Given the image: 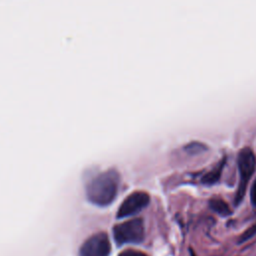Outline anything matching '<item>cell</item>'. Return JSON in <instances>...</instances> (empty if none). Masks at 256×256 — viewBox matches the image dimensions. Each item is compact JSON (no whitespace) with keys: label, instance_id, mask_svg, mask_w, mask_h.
Instances as JSON below:
<instances>
[{"label":"cell","instance_id":"cell-1","mask_svg":"<svg viewBox=\"0 0 256 256\" xmlns=\"http://www.w3.org/2000/svg\"><path fill=\"white\" fill-rule=\"evenodd\" d=\"M119 181V174L115 170L99 174L87 186L86 193L89 201L99 206L110 204L118 192Z\"/></svg>","mask_w":256,"mask_h":256},{"label":"cell","instance_id":"cell-2","mask_svg":"<svg viewBox=\"0 0 256 256\" xmlns=\"http://www.w3.org/2000/svg\"><path fill=\"white\" fill-rule=\"evenodd\" d=\"M240 181L235 196V204L241 203L245 196L247 184L253 175L256 167V159L253 151L249 147H244L238 154L237 158Z\"/></svg>","mask_w":256,"mask_h":256},{"label":"cell","instance_id":"cell-3","mask_svg":"<svg viewBox=\"0 0 256 256\" xmlns=\"http://www.w3.org/2000/svg\"><path fill=\"white\" fill-rule=\"evenodd\" d=\"M113 236L118 245L140 243L144 239L143 220L135 218L115 225Z\"/></svg>","mask_w":256,"mask_h":256},{"label":"cell","instance_id":"cell-4","mask_svg":"<svg viewBox=\"0 0 256 256\" xmlns=\"http://www.w3.org/2000/svg\"><path fill=\"white\" fill-rule=\"evenodd\" d=\"M111 245L106 233L99 232L89 237L80 248V256H109Z\"/></svg>","mask_w":256,"mask_h":256},{"label":"cell","instance_id":"cell-5","mask_svg":"<svg viewBox=\"0 0 256 256\" xmlns=\"http://www.w3.org/2000/svg\"><path fill=\"white\" fill-rule=\"evenodd\" d=\"M150 201V197L146 192L143 191H136L128 195L124 201L121 203L117 217L118 218H125L128 216H132L142 209H144Z\"/></svg>","mask_w":256,"mask_h":256},{"label":"cell","instance_id":"cell-6","mask_svg":"<svg viewBox=\"0 0 256 256\" xmlns=\"http://www.w3.org/2000/svg\"><path fill=\"white\" fill-rule=\"evenodd\" d=\"M209 206L215 213L219 214L220 216L225 217V216H229L232 213L229 205L224 200L218 197L211 198L209 200Z\"/></svg>","mask_w":256,"mask_h":256},{"label":"cell","instance_id":"cell-7","mask_svg":"<svg viewBox=\"0 0 256 256\" xmlns=\"http://www.w3.org/2000/svg\"><path fill=\"white\" fill-rule=\"evenodd\" d=\"M224 159L218 163V165L212 169L211 171H209L208 173H206L205 175H203V177L201 178V182L205 185H213L216 182H218L220 176H221V172L223 170L224 167Z\"/></svg>","mask_w":256,"mask_h":256},{"label":"cell","instance_id":"cell-8","mask_svg":"<svg viewBox=\"0 0 256 256\" xmlns=\"http://www.w3.org/2000/svg\"><path fill=\"white\" fill-rule=\"evenodd\" d=\"M256 234V223L253 224L251 227H249L241 236L239 239V243H242L244 241H247L248 239L252 238Z\"/></svg>","mask_w":256,"mask_h":256},{"label":"cell","instance_id":"cell-9","mask_svg":"<svg viewBox=\"0 0 256 256\" xmlns=\"http://www.w3.org/2000/svg\"><path fill=\"white\" fill-rule=\"evenodd\" d=\"M118 256H147L145 253L138 251V250H134V249H126L124 251H122Z\"/></svg>","mask_w":256,"mask_h":256},{"label":"cell","instance_id":"cell-10","mask_svg":"<svg viewBox=\"0 0 256 256\" xmlns=\"http://www.w3.org/2000/svg\"><path fill=\"white\" fill-rule=\"evenodd\" d=\"M250 200L254 207H256V179L253 182L251 189H250Z\"/></svg>","mask_w":256,"mask_h":256},{"label":"cell","instance_id":"cell-11","mask_svg":"<svg viewBox=\"0 0 256 256\" xmlns=\"http://www.w3.org/2000/svg\"><path fill=\"white\" fill-rule=\"evenodd\" d=\"M189 253H190V256H196L195 252H194L193 249H191V248H189Z\"/></svg>","mask_w":256,"mask_h":256}]
</instances>
